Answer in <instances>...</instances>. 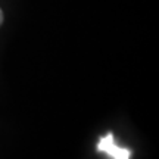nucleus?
Here are the masks:
<instances>
[{
    "instance_id": "f03ea898",
    "label": "nucleus",
    "mask_w": 159,
    "mask_h": 159,
    "mask_svg": "<svg viewBox=\"0 0 159 159\" xmlns=\"http://www.w3.org/2000/svg\"><path fill=\"white\" fill-rule=\"evenodd\" d=\"M3 24V12H2V9H0V25Z\"/></svg>"
},
{
    "instance_id": "f257e3e1",
    "label": "nucleus",
    "mask_w": 159,
    "mask_h": 159,
    "mask_svg": "<svg viewBox=\"0 0 159 159\" xmlns=\"http://www.w3.org/2000/svg\"><path fill=\"white\" fill-rule=\"evenodd\" d=\"M97 152L106 153L112 159H130L131 150L127 148H119L118 144L114 142V134L108 133L106 136H103L99 143H97Z\"/></svg>"
}]
</instances>
